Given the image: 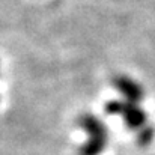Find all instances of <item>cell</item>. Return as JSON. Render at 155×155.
Returning <instances> with one entry per match:
<instances>
[{"instance_id":"obj_2","label":"cell","mask_w":155,"mask_h":155,"mask_svg":"<svg viewBox=\"0 0 155 155\" xmlns=\"http://www.w3.org/2000/svg\"><path fill=\"white\" fill-rule=\"evenodd\" d=\"M104 111L110 116H117L127 125L128 130L139 133L148 124V113L137 103H130L125 100H110L104 105Z\"/></svg>"},{"instance_id":"obj_1","label":"cell","mask_w":155,"mask_h":155,"mask_svg":"<svg viewBox=\"0 0 155 155\" xmlns=\"http://www.w3.org/2000/svg\"><path fill=\"white\" fill-rule=\"evenodd\" d=\"M78 127L87 134V140L80 148V155L103 154L108 143V130L105 124L92 113H83L78 117Z\"/></svg>"},{"instance_id":"obj_3","label":"cell","mask_w":155,"mask_h":155,"mask_svg":"<svg viewBox=\"0 0 155 155\" xmlns=\"http://www.w3.org/2000/svg\"><path fill=\"white\" fill-rule=\"evenodd\" d=\"M111 83H113V87L117 91V94H120L122 100L137 104L143 101L145 91H143L142 84L137 80H134L133 77H130L127 74H117V75H114Z\"/></svg>"},{"instance_id":"obj_4","label":"cell","mask_w":155,"mask_h":155,"mask_svg":"<svg viewBox=\"0 0 155 155\" xmlns=\"http://www.w3.org/2000/svg\"><path fill=\"white\" fill-rule=\"evenodd\" d=\"M154 136H155L154 127H152V125H146L145 128H142V130L137 133V142H139V145H142V146H148V145L152 142Z\"/></svg>"}]
</instances>
